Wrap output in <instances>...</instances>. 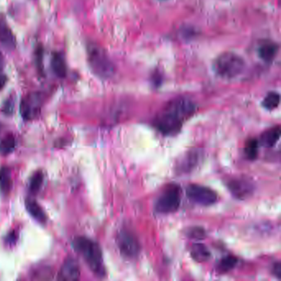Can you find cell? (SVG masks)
<instances>
[{
    "label": "cell",
    "mask_w": 281,
    "mask_h": 281,
    "mask_svg": "<svg viewBox=\"0 0 281 281\" xmlns=\"http://www.w3.org/2000/svg\"><path fill=\"white\" fill-rule=\"evenodd\" d=\"M197 111V106L187 97H176L168 102L156 116L153 124L164 136H176Z\"/></svg>",
    "instance_id": "obj_1"
},
{
    "label": "cell",
    "mask_w": 281,
    "mask_h": 281,
    "mask_svg": "<svg viewBox=\"0 0 281 281\" xmlns=\"http://www.w3.org/2000/svg\"><path fill=\"white\" fill-rule=\"evenodd\" d=\"M73 247L77 253L82 255L95 276L99 278L105 277V265L98 243L85 237H78L73 241Z\"/></svg>",
    "instance_id": "obj_2"
},
{
    "label": "cell",
    "mask_w": 281,
    "mask_h": 281,
    "mask_svg": "<svg viewBox=\"0 0 281 281\" xmlns=\"http://www.w3.org/2000/svg\"><path fill=\"white\" fill-rule=\"evenodd\" d=\"M87 59L90 67L96 75L101 79H110L115 74V66L104 49L97 44L87 45Z\"/></svg>",
    "instance_id": "obj_3"
},
{
    "label": "cell",
    "mask_w": 281,
    "mask_h": 281,
    "mask_svg": "<svg viewBox=\"0 0 281 281\" xmlns=\"http://www.w3.org/2000/svg\"><path fill=\"white\" fill-rule=\"evenodd\" d=\"M245 66L244 59L232 52H225L219 56L213 65L215 73L226 80H232L240 75Z\"/></svg>",
    "instance_id": "obj_4"
},
{
    "label": "cell",
    "mask_w": 281,
    "mask_h": 281,
    "mask_svg": "<svg viewBox=\"0 0 281 281\" xmlns=\"http://www.w3.org/2000/svg\"><path fill=\"white\" fill-rule=\"evenodd\" d=\"M182 188L175 183L167 185L155 203V210L159 214H171L178 210L182 202Z\"/></svg>",
    "instance_id": "obj_5"
},
{
    "label": "cell",
    "mask_w": 281,
    "mask_h": 281,
    "mask_svg": "<svg viewBox=\"0 0 281 281\" xmlns=\"http://www.w3.org/2000/svg\"><path fill=\"white\" fill-rule=\"evenodd\" d=\"M186 194L191 201L202 206H210L218 199L215 191L201 185L190 184L186 188Z\"/></svg>",
    "instance_id": "obj_6"
},
{
    "label": "cell",
    "mask_w": 281,
    "mask_h": 281,
    "mask_svg": "<svg viewBox=\"0 0 281 281\" xmlns=\"http://www.w3.org/2000/svg\"><path fill=\"white\" fill-rule=\"evenodd\" d=\"M116 243L121 255L129 259L136 258L140 253V244L131 231L122 229L118 233Z\"/></svg>",
    "instance_id": "obj_7"
},
{
    "label": "cell",
    "mask_w": 281,
    "mask_h": 281,
    "mask_svg": "<svg viewBox=\"0 0 281 281\" xmlns=\"http://www.w3.org/2000/svg\"><path fill=\"white\" fill-rule=\"evenodd\" d=\"M227 188L231 194L238 199H248L255 191L253 182L244 176L230 179L227 182Z\"/></svg>",
    "instance_id": "obj_8"
},
{
    "label": "cell",
    "mask_w": 281,
    "mask_h": 281,
    "mask_svg": "<svg viewBox=\"0 0 281 281\" xmlns=\"http://www.w3.org/2000/svg\"><path fill=\"white\" fill-rule=\"evenodd\" d=\"M41 95L38 93H31L27 95L21 102V115L26 120H33L41 112Z\"/></svg>",
    "instance_id": "obj_9"
},
{
    "label": "cell",
    "mask_w": 281,
    "mask_h": 281,
    "mask_svg": "<svg viewBox=\"0 0 281 281\" xmlns=\"http://www.w3.org/2000/svg\"><path fill=\"white\" fill-rule=\"evenodd\" d=\"M201 158V151L197 149L188 151L176 162V172L181 174L189 173L198 166Z\"/></svg>",
    "instance_id": "obj_10"
},
{
    "label": "cell",
    "mask_w": 281,
    "mask_h": 281,
    "mask_svg": "<svg viewBox=\"0 0 281 281\" xmlns=\"http://www.w3.org/2000/svg\"><path fill=\"white\" fill-rule=\"evenodd\" d=\"M80 277V265L73 257H68L59 270L58 278L61 281H78Z\"/></svg>",
    "instance_id": "obj_11"
},
{
    "label": "cell",
    "mask_w": 281,
    "mask_h": 281,
    "mask_svg": "<svg viewBox=\"0 0 281 281\" xmlns=\"http://www.w3.org/2000/svg\"><path fill=\"white\" fill-rule=\"evenodd\" d=\"M0 44L9 51L16 47L15 36L2 15H0Z\"/></svg>",
    "instance_id": "obj_12"
},
{
    "label": "cell",
    "mask_w": 281,
    "mask_h": 281,
    "mask_svg": "<svg viewBox=\"0 0 281 281\" xmlns=\"http://www.w3.org/2000/svg\"><path fill=\"white\" fill-rule=\"evenodd\" d=\"M278 51L279 46L276 42L271 41H265L259 46V56L263 61L266 62V63H271L276 58Z\"/></svg>",
    "instance_id": "obj_13"
},
{
    "label": "cell",
    "mask_w": 281,
    "mask_h": 281,
    "mask_svg": "<svg viewBox=\"0 0 281 281\" xmlns=\"http://www.w3.org/2000/svg\"><path fill=\"white\" fill-rule=\"evenodd\" d=\"M281 137V127L280 125H276L275 127L271 128L269 130L264 131L260 137L259 143L265 148H272Z\"/></svg>",
    "instance_id": "obj_14"
},
{
    "label": "cell",
    "mask_w": 281,
    "mask_h": 281,
    "mask_svg": "<svg viewBox=\"0 0 281 281\" xmlns=\"http://www.w3.org/2000/svg\"><path fill=\"white\" fill-rule=\"evenodd\" d=\"M191 255L194 261L202 263L210 260L211 253L203 243H194L191 248Z\"/></svg>",
    "instance_id": "obj_15"
},
{
    "label": "cell",
    "mask_w": 281,
    "mask_h": 281,
    "mask_svg": "<svg viewBox=\"0 0 281 281\" xmlns=\"http://www.w3.org/2000/svg\"><path fill=\"white\" fill-rule=\"evenodd\" d=\"M51 67L55 74L59 78H64L67 74L65 58L61 53H55L51 59Z\"/></svg>",
    "instance_id": "obj_16"
},
{
    "label": "cell",
    "mask_w": 281,
    "mask_h": 281,
    "mask_svg": "<svg viewBox=\"0 0 281 281\" xmlns=\"http://www.w3.org/2000/svg\"><path fill=\"white\" fill-rule=\"evenodd\" d=\"M26 208L28 212L30 214L31 217L37 220L40 223H45L46 221V214L41 206L37 204V202L34 199H28L26 201Z\"/></svg>",
    "instance_id": "obj_17"
},
{
    "label": "cell",
    "mask_w": 281,
    "mask_h": 281,
    "mask_svg": "<svg viewBox=\"0 0 281 281\" xmlns=\"http://www.w3.org/2000/svg\"><path fill=\"white\" fill-rule=\"evenodd\" d=\"M12 174L8 167L0 169V191L3 194H8L12 188Z\"/></svg>",
    "instance_id": "obj_18"
},
{
    "label": "cell",
    "mask_w": 281,
    "mask_h": 281,
    "mask_svg": "<svg viewBox=\"0 0 281 281\" xmlns=\"http://www.w3.org/2000/svg\"><path fill=\"white\" fill-rule=\"evenodd\" d=\"M237 263H238V258L236 256L232 255H227L221 259L218 263V272L220 274L227 273L231 270H233Z\"/></svg>",
    "instance_id": "obj_19"
},
{
    "label": "cell",
    "mask_w": 281,
    "mask_h": 281,
    "mask_svg": "<svg viewBox=\"0 0 281 281\" xmlns=\"http://www.w3.org/2000/svg\"><path fill=\"white\" fill-rule=\"evenodd\" d=\"M259 145H260V143L256 139H249L246 142L244 152H245L246 156L249 160L253 161L257 158Z\"/></svg>",
    "instance_id": "obj_20"
},
{
    "label": "cell",
    "mask_w": 281,
    "mask_h": 281,
    "mask_svg": "<svg viewBox=\"0 0 281 281\" xmlns=\"http://www.w3.org/2000/svg\"><path fill=\"white\" fill-rule=\"evenodd\" d=\"M280 100H281V97L279 93L276 92H271L267 93L261 104L266 110L272 111L278 108Z\"/></svg>",
    "instance_id": "obj_21"
},
{
    "label": "cell",
    "mask_w": 281,
    "mask_h": 281,
    "mask_svg": "<svg viewBox=\"0 0 281 281\" xmlns=\"http://www.w3.org/2000/svg\"><path fill=\"white\" fill-rule=\"evenodd\" d=\"M16 148V140L13 136H6L0 141V154L8 155Z\"/></svg>",
    "instance_id": "obj_22"
},
{
    "label": "cell",
    "mask_w": 281,
    "mask_h": 281,
    "mask_svg": "<svg viewBox=\"0 0 281 281\" xmlns=\"http://www.w3.org/2000/svg\"><path fill=\"white\" fill-rule=\"evenodd\" d=\"M44 175L41 171H36L34 174L31 180H30V184H29V189L32 193H36L41 189L42 183H43Z\"/></svg>",
    "instance_id": "obj_23"
},
{
    "label": "cell",
    "mask_w": 281,
    "mask_h": 281,
    "mask_svg": "<svg viewBox=\"0 0 281 281\" xmlns=\"http://www.w3.org/2000/svg\"><path fill=\"white\" fill-rule=\"evenodd\" d=\"M186 235L193 240H202L206 237V233L203 227H192L187 230Z\"/></svg>",
    "instance_id": "obj_24"
},
{
    "label": "cell",
    "mask_w": 281,
    "mask_h": 281,
    "mask_svg": "<svg viewBox=\"0 0 281 281\" xmlns=\"http://www.w3.org/2000/svg\"><path fill=\"white\" fill-rule=\"evenodd\" d=\"M13 109H14V102H13V99L9 98L6 101L3 105V112L7 115H11L13 112Z\"/></svg>",
    "instance_id": "obj_25"
},
{
    "label": "cell",
    "mask_w": 281,
    "mask_h": 281,
    "mask_svg": "<svg viewBox=\"0 0 281 281\" xmlns=\"http://www.w3.org/2000/svg\"><path fill=\"white\" fill-rule=\"evenodd\" d=\"M272 274L277 277V279H281V261H276L272 266Z\"/></svg>",
    "instance_id": "obj_26"
},
{
    "label": "cell",
    "mask_w": 281,
    "mask_h": 281,
    "mask_svg": "<svg viewBox=\"0 0 281 281\" xmlns=\"http://www.w3.org/2000/svg\"><path fill=\"white\" fill-rule=\"evenodd\" d=\"M7 83V76L0 71V90L2 89Z\"/></svg>",
    "instance_id": "obj_27"
}]
</instances>
